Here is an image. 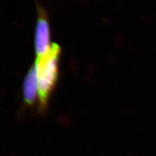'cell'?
Listing matches in <instances>:
<instances>
[{"label":"cell","instance_id":"1","mask_svg":"<svg viewBox=\"0 0 156 156\" xmlns=\"http://www.w3.org/2000/svg\"><path fill=\"white\" fill-rule=\"evenodd\" d=\"M60 52V48L56 44H53L46 54L37 56L34 65L38 83L39 108L41 111L46 108L58 79Z\"/></svg>","mask_w":156,"mask_h":156},{"label":"cell","instance_id":"2","mask_svg":"<svg viewBox=\"0 0 156 156\" xmlns=\"http://www.w3.org/2000/svg\"><path fill=\"white\" fill-rule=\"evenodd\" d=\"M50 30L48 22L42 13L38 18L35 33V49L37 56L46 54L51 48Z\"/></svg>","mask_w":156,"mask_h":156},{"label":"cell","instance_id":"3","mask_svg":"<svg viewBox=\"0 0 156 156\" xmlns=\"http://www.w3.org/2000/svg\"><path fill=\"white\" fill-rule=\"evenodd\" d=\"M38 95L37 73L34 66L28 71L23 83V97L25 102L32 105Z\"/></svg>","mask_w":156,"mask_h":156}]
</instances>
